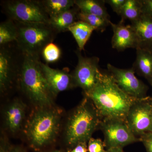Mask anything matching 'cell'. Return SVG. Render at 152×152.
Listing matches in <instances>:
<instances>
[{
  "instance_id": "obj_13",
  "label": "cell",
  "mask_w": 152,
  "mask_h": 152,
  "mask_svg": "<svg viewBox=\"0 0 152 152\" xmlns=\"http://www.w3.org/2000/svg\"><path fill=\"white\" fill-rule=\"evenodd\" d=\"M41 66L47 82L56 96L60 92L75 88L72 77L67 68L61 70L53 69L42 62Z\"/></svg>"
},
{
  "instance_id": "obj_8",
  "label": "cell",
  "mask_w": 152,
  "mask_h": 152,
  "mask_svg": "<svg viewBox=\"0 0 152 152\" xmlns=\"http://www.w3.org/2000/svg\"><path fill=\"white\" fill-rule=\"evenodd\" d=\"M78 63L72 73L75 88L79 87L86 94L94 88L99 82L101 72L99 69L98 57H84L78 50L76 52Z\"/></svg>"
},
{
  "instance_id": "obj_12",
  "label": "cell",
  "mask_w": 152,
  "mask_h": 152,
  "mask_svg": "<svg viewBox=\"0 0 152 152\" xmlns=\"http://www.w3.org/2000/svg\"><path fill=\"white\" fill-rule=\"evenodd\" d=\"M26 106L19 99H16L6 106L4 112V121L7 130L17 134L23 129L26 123Z\"/></svg>"
},
{
  "instance_id": "obj_9",
  "label": "cell",
  "mask_w": 152,
  "mask_h": 152,
  "mask_svg": "<svg viewBox=\"0 0 152 152\" xmlns=\"http://www.w3.org/2000/svg\"><path fill=\"white\" fill-rule=\"evenodd\" d=\"M126 121L132 132L140 138L152 132V112L151 96L137 99L131 106Z\"/></svg>"
},
{
  "instance_id": "obj_19",
  "label": "cell",
  "mask_w": 152,
  "mask_h": 152,
  "mask_svg": "<svg viewBox=\"0 0 152 152\" xmlns=\"http://www.w3.org/2000/svg\"><path fill=\"white\" fill-rule=\"evenodd\" d=\"M95 30L94 28L86 22L80 20L75 22L68 29L73 36L81 51L84 50L86 44Z\"/></svg>"
},
{
  "instance_id": "obj_33",
  "label": "cell",
  "mask_w": 152,
  "mask_h": 152,
  "mask_svg": "<svg viewBox=\"0 0 152 152\" xmlns=\"http://www.w3.org/2000/svg\"><path fill=\"white\" fill-rule=\"evenodd\" d=\"M49 152H62L61 151H58V150H55V151H52Z\"/></svg>"
},
{
  "instance_id": "obj_11",
  "label": "cell",
  "mask_w": 152,
  "mask_h": 152,
  "mask_svg": "<svg viewBox=\"0 0 152 152\" xmlns=\"http://www.w3.org/2000/svg\"><path fill=\"white\" fill-rule=\"evenodd\" d=\"M21 60L18 62L12 49L6 45L0 50V90L5 94L12 88L14 83L18 79Z\"/></svg>"
},
{
  "instance_id": "obj_23",
  "label": "cell",
  "mask_w": 152,
  "mask_h": 152,
  "mask_svg": "<svg viewBox=\"0 0 152 152\" xmlns=\"http://www.w3.org/2000/svg\"><path fill=\"white\" fill-rule=\"evenodd\" d=\"M78 20L86 22L90 26L94 28L96 30L102 32L106 30L107 27L110 25V20H108L98 16L79 12L77 15Z\"/></svg>"
},
{
  "instance_id": "obj_10",
  "label": "cell",
  "mask_w": 152,
  "mask_h": 152,
  "mask_svg": "<svg viewBox=\"0 0 152 152\" xmlns=\"http://www.w3.org/2000/svg\"><path fill=\"white\" fill-rule=\"evenodd\" d=\"M108 71L119 87L125 93L137 99L147 98L148 87L136 77L132 68L124 69L108 64Z\"/></svg>"
},
{
  "instance_id": "obj_25",
  "label": "cell",
  "mask_w": 152,
  "mask_h": 152,
  "mask_svg": "<svg viewBox=\"0 0 152 152\" xmlns=\"http://www.w3.org/2000/svg\"><path fill=\"white\" fill-rule=\"evenodd\" d=\"M104 142L100 139H95L92 137L88 142V152H105Z\"/></svg>"
},
{
  "instance_id": "obj_15",
  "label": "cell",
  "mask_w": 152,
  "mask_h": 152,
  "mask_svg": "<svg viewBox=\"0 0 152 152\" xmlns=\"http://www.w3.org/2000/svg\"><path fill=\"white\" fill-rule=\"evenodd\" d=\"M131 23L137 38L138 48L152 50V17L142 14L138 20Z\"/></svg>"
},
{
  "instance_id": "obj_6",
  "label": "cell",
  "mask_w": 152,
  "mask_h": 152,
  "mask_svg": "<svg viewBox=\"0 0 152 152\" xmlns=\"http://www.w3.org/2000/svg\"><path fill=\"white\" fill-rule=\"evenodd\" d=\"M3 8L9 19L23 23L49 24L50 17L40 1L10 0L3 2Z\"/></svg>"
},
{
  "instance_id": "obj_3",
  "label": "cell",
  "mask_w": 152,
  "mask_h": 152,
  "mask_svg": "<svg viewBox=\"0 0 152 152\" xmlns=\"http://www.w3.org/2000/svg\"><path fill=\"white\" fill-rule=\"evenodd\" d=\"M39 57L22 53L18 82L35 108L55 105L56 96L44 75Z\"/></svg>"
},
{
  "instance_id": "obj_7",
  "label": "cell",
  "mask_w": 152,
  "mask_h": 152,
  "mask_svg": "<svg viewBox=\"0 0 152 152\" xmlns=\"http://www.w3.org/2000/svg\"><path fill=\"white\" fill-rule=\"evenodd\" d=\"M99 128L103 133L107 150L114 148H123L128 145L140 142V139L132 132L125 120L104 119L101 120Z\"/></svg>"
},
{
  "instance_id": "obj_22",
  "label": "cell",
  "mask_w": 152,
  "mask_h": 152,
  "mask_svg": "<svg viewBox=\"0 0 152 152\" xmlns=\"http://www.w3.org/2000/svg\"><path fill=\"white\" fill-rule=\"evenodd\" d=\"M140 0H126L123 6L120 16L121 20H129L131 22L138 20L142 15Z\"/></svg>"
},
{
  "instance_id": "obj_32",
  "label": "cell",
  "mask_w": 152,
  "mask_h": 152,
  "mask_svg": "<svg viewBox=\"0 0 152 152\" xmlns=\"http://www.w3.org/2000/svg\"><path fill=\"white\" fill-rule=\"evenodd\" d=\"M105 152H125L122 148H114L107 150Z\"/></svg>"
},
{
  "instance_id": "obj_5",
  "label": "cell",
  "mask_w": 152,
  "mask_h": 152,
  "mask_svg": "<svg viewBox=\"0 0 152 152\" xmlns=\"http://www.w3.org/2000/svg\"><path fill=\"white\" fill-rule=\"evenodd\" d=\"M15 23L18 30L16 42L23 54L40 57L47 45L53 42L57 33L49 24Z\"/></svg>"
},
{
  "instance_id": "obj_21",
  "label": "cell",
  "mask_w": 152,
  "mask_h": 152,
  "mask_svg": "<svg viewBox=\"0 0 152 152\" xmlns=\"http://www.w3.org/2000/svg\"><path fill=\"white\" fill-rule=\"evenodd\" d=\"M18 37V28L14 21L9 19L1 22L0 24L1 46L7 45L12 42H16Z\"/></svg>"
},
{
  "instance_id": "obj_14",
  "label": "cell",
  "mask_w": 152,
  "mask_h": 152,
  "mask_svg": "<svg viewBox=\"0 0 152 152\" xmlns=\"http://www.w3.org/2000/svg\"><path fill=\"white\" fill-rule=\"evenodd\" d=\"M113 35L112 37V48L118 51H123L128 48H138L137 38L131 25H125L122 20L118 23H110Z\"/></svg>"
},
{
  "instance_id": "obj_26",
  "label": "cell",
  "mask_w": 152,
  "mask_h": 152,
  "mask_svg": "<svg viewBox=\"0 0 152 152\" xmlns=\"http://www.w3.org/2000/svg\"><path fill=\"white\" fill-rule=\"evenodd\" d=\"M105 3L108 4L111 7L112 10L120 15L123 6L126 0H104Z\"/></svg>"
},
{
  "instance_id": "obj_28",
  "label": "cell",
  "mask_w": 152,
  "mask_h": 152,
  "mask_svg": "<svg viewBox=\"0 0 152 152\" xmlns=\"http://www.w3.org/2000/svg\"><path fill=\"white\" fill-rule=\"evenodd\" d=\"M142 13L152 18V0H140Z\"/></svg>"
},
{
  "instance_id": "obj_20",
  "label": "cell",
  "mask_w": 152,
  "mask_h": 152,
  "mask_svg": "<svg viewBox=\"0 0 152 152\" xmlns=\"http://www.w3.org/2000/svg\"><path fill=\"white\" fill-rule=\"evenodd\" d=\"M40 1L50 18L56 16L75 5V0H41Z\"/></svg>"
},
{
  "instance_id": "obj_4",
  "label": "cell",
  "mask_w": 152,
  "mask_h": 152,
  "mask_svg": "<svg viewBox=\"0 0 152 152\" xmlns=\"http://www.w3.org/2000/svg\"><path fill=\"white\" fill-rule=\"evenodd\" d=\"M101 118L92 102L85 97L68 117L64 131L65 142L70 150L80 142L88 143L99 127Z\"/></svg>"
},
{
  "instance_id": "obj_24",
  "label": "cell",
  "mask_w": 152,
  "mask_h": 152,
  "mask_svg": "<svg viewBox=\"0 0 152 152\" xmlns=\"http://www.w3.org/2000/svg\"><path fill=\"white\" fill-rule=\"evenodd\" d=\"M42 54L47 62L53 63L60 58L61 51L59 47L52 42L47 45L42 52Z\"/></svg>"
},
{
  "instance_id": "obj_31",
  "label": "cell",
  "mask_w": 152,
  "mask_h": 152,
  "mask_svg": "<svg viewBox=\"0 0 152 152\" xmlns=\"http://www.w3.org/2000/svg\"><path fill=\"white\" fill-rule=\"evenodd\" d=\"M10 152H26L23 148L20 146L12 147Z\"/></svg>"
},
{
  "instance_id": "obj_27",
  "label": "cell",
  "mask_w": 152,
  "mask_h": 152,
  "mask_svg": "<svg viewBox=\"0 0 152 152\" xmlns=\"http://www.w3.org/2000/svg\"><path fill=\"white\" fill-rule=\"evenodd\" d=\"M140 139L145 148L146 152H152V132L145 134Z\"/></svg>"
},
{
  "instance_id": "obj_35",
  "label": "cell",
  "mask_w": 152,
  "mask_h": 152,
  "mask_svg": "<svg viewBox=\"0 0 152 152\" xmlns=\"http://www.w3.org/2000/svg\"><path fill=\"white\" fill-rule=\"evenodd\" d=\"M150 84L151 85V86H152V80L151 81V82H149Z\"/></svg>"
},
{
  "instance_id": "obj_17",
  "label": "cell",
  "mask_w": 152,
  "mask_h": 152,
  "mask_svg": "<svg viewBox=\"0 0 152 152\" xmlns=\"http://www.w3.org/2000/svg\"><path fill=\"white\" fill-rule=\"evenodd\" d=\"M80 9L75 5L73 7L50 18L49 24L57 33L66 31L69 28L77 21Z\"/></svg>"
},
{
  "instance_id": "obj_2",
  "label": "cell",
  "mask_w": 152,
  "mask_h": 152,
  "mask_svg": "<svg viewBox=\"0 0 152 152\" xmlns=\"http://www.w3.org/2000/svg\"><path fill=\"white\" fill-rule=\"evenodd\" d=\"M62 116L63 111L55 105L35 108L23 129L30 147L39 151L54 143L59 134Z\"/></svg>"
},
{
  "instance_id": "obj_16",
  "label": "cell",
  "mask_w": 152,
  "mask_h": 152,
  "mask_svg": "<svg viewBox=\"0 0 152 152\" xmlns=\"http://www.w3.org/2000/svg\"><path fill=\"white\" fill-rule=\"evenodd\" d=\"M137 56L132 69L148 83L152 80V50L137 48Z\"/></svg>"
},
{
  "instance_id": "obj_30",
  "label": "cell",
  "mask_w": 152,
  "mask_h": 152,
  "mask_svg": "<svg viewBox=\"0 0 152 152\" xmlns=\"http://www.w3.org/2000/svg\"><path fill=\"white\" fill-rule=\"evenodd\" d=\"M88 143L80 142L68 152H88Z\"/></svg>"
},
{
  "instance_id": "obj_29",
  "label": "cell",
  "mask_w": 152,
  "mask_h": 152,
  "mask_svg": "<svg viewBox=\"0 0 152 152\" xmlns=\"http://www.w3.org/2000/svg\"><path fill=\"white\" fill-rule=\"evenodd\" d=\"M12 146L10 145L7 139L5 136L1 138L0 143V152H10Z\"/></svg>"
},
{
  "instance_id": "obj_1",
  "label": "cell",
  "mask_w": 152,
  "mask_h": 152,
  "mask_svg": "<svg viewBox=\"0 0 152 152\" xmlns=\"http://www.w3.org/2000/svg\"><path fill=\"white\" fill-rule=\"evenodd\" d=\"M84 95L92 102L101 120L116 118L126 121L130 107L137 100L121 89L109 72L101 73L97 84Z\"/></svg>"
},
{
  "instance_id": "obj_34",
  "label": "cell",
  "mask_w": 152,
  "mask_h": 152,
  "mask_svg": "<svg viewBox=\"0 0 152 152\" xmlns=\"http://www.w3.org/2000/svg\"><path fill=\"white\" fill-rule=\"evenodd\" d=\"M151 107H152V96H151Z\"/></svg>"
},
{
  "instance_id": "obj_18",
  "label": "cell",
  "mask_w": 152,
  "mask_h": 152,
  "mask_svg": "<svg viewBox=\"0 0 152 152\" xmlns=\"http://www.w3.org/2000/svg\"><path fill=\"white\" fill-rule=\"evenodd\" d=\"M75 2L81 12L98 16L110 21L104 0H75Z\"/></svg>"
}]
</instances>
